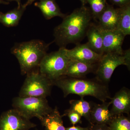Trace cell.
I'll return each instance as SVG.
<instances>
[{"label":"cell","mask_w":130,"mask_h":130,"mask_svg":"<svg viewBox=\"0 0 130 130\" xmlns=\"http://www.w3.org/2000/svg\"><path fill=\"white\" fill-rule=\"evenodd\" d=\"M95 66V64L70 60L64 76L73 78L85 77L87 74L93 72Z\"/></svg>","instance_id":"cell-14"},{"label":"cell","mask_w":130,"mask_h":130,"mask_svg":"<svg viewBox=\"0 0 130 130\" xmlns=\"http://www.w3.org/2000/svg\"><path fill=\"white\" fill-rule=\"evenodd\" d=\"M9 3L7 1H3V0H0V4H2L4 5H7L9 4Z\"/></svg>","instance_id":"cell-29"},{"label":"cell","mask_w":130,"mask_h":130,"mask_svg":"<svg viewBox=\"0 0 130 130\" xmlns=\"http://www.w3.org/2000/svg\"><path fill=\"white\" fill-rule=\"evenodd\" d=\"M26 9V7L23 5H21L20 7H16L6 13L0 12V23L6 27L16 26Z\"/></svg>","instance_id":"cell-18"},{"label":"cell","mask_w":130,"mask_h":130,"mask_svg":"<svg viewBox=\"0 0 130 130\" xmlns=\"http://www.w3.org/2000/svg\"><path fill=\"white\" fill-rule=\"evenodd\" d=\"M65 51L70 60L77 61L89 64L98 63L102 56L92 50L87 43H77L74 48L71 50L66 48Z\"/></svg>","instance_id":"cell-9"},{"label":"cell","mask_w":130,"mask_h":130,"mask_svg":"<svg viewBox=\"0 0 130 130\" xmlns=\"http://www.w3.org/2000/svg\"><path fill=\"white\" fill-rule=\"evenodd\" d=\"M50 44L40 40H32L15 44L11 51L18 59L22 75L39 69Z\"/></svg>","instance_id":"cell-3"},{"label":"cell","mask_w":130,"mask_h":130,"mask_svg":"<svg viewBox=\"0 0 130 130\" xmlns=\"http://www.w3.org/2000/svg\"><path fill=\"white\" fill-rule=\"evenodd\" d=\"M62 116H67L69 118L70 122L73 125H74L78 123H82L81 116L80 115L74 111H70L68 109L65 110Z\"/></svg>","instance_id":"cell-23"},{"label":"cell","mask_w":130,"mask_h":130,"mask_svg":"<svg viewBox=\"0 0 130 130\" xmlns=\"http://www.w3.org/2000/svg\"><path fill=\"white\" fill-rule=\"evenodd\" d=\"M111 105V101L104 102L101 104H93L90 113V124L108 125L114 117L109 109Z\"/></svg>","instance_id":"cell-12"},{"label":"cell","mask_w":130,"mask_h":130,"mask_svg":"<svg viewBox=\"0 0 130 130\" xmlns=\"http://www.w3.org/2000/svg\"><path fill=\"white\" fill-rule=\"evenodd\" d=\"M117 29L125 36L130 35V3L119 8Z\"/></svg>","instance_id":"cell-20"},{"label":"cell","mask_w":130,"mask_h":130,"mask_svg":"<svg viewBox=\"0 0 130 130\" xmlns=\"http://www.w3.org/2000/svg\"><path fill=\"white\" fill-rule=\"evenodd\" d=\"M108 126L111 130H130L129 116L123 114L115 116Z\"/></svg>","instance_id":"cell-21"},{"label":"cell","mask_w":130,"mask_h":130,"mask_svg":"<svg viewBox=\"0 0 130 130\" xmlns=\"http://www.w3.org/2000/svg\"><path fill=\"white\" fill-rule=\"evenodd\" d=\"M89 128V130H111L108 125L105 124H90Z\"/></svg>","instance_id":"cell-24"},{"label":"cell","mask_w":130,"mask_h":130,"mask_svg":"<svg viewBox=\"0 0 130 130\" xmlns=\"http://www.w3.org/2000/svg\"><path fill=\"white\" fill-rule=\"evenodd\" d=\"M90 6L92 17L98 19L104 11L107 5L106 0H86Z\"/></svg>","instance_id":"cell-22"},{"label":"cell","mask_w":130,"mask_h":130,"mask_svg":"<svg viewBox=\"0 0 130 130\" xmlns=\"http://www.w3.org/2000/svg\"><path fill=\"white\" fill-rule=\"evenodd\" d=\"M119 17V8H115L107 4L106 9L98 18L99 23L98 26L102 30H117Z\"/></svg>","instance_id":"cell-13"},{"label":"cell","mask_w":130,"mask_h":130,"mask_svg":"<svg viewBox=\"0 0 130 130\" xmlns=\"http://www.w3.org/2000/svg\"><path fill=\"white\" fill-rule=\"evenodd\" d=\"M112 107L110 112L113 116L126 113L129 115L130 112V90L123 87L116 92L111 99Z\"/></svg>","instance_id":"cell-11"},{"label":"cell","mask_w":130,"mask_h":130,"mask_svg":"<svg viewBox=\"0 0 130 130\" xmlns=\"http://www.w3.org/2000/svg\"><path fill=\"white\" fill-rule=\"evenodd\" d=\"M7 2H9L13 1H15L16 2L18 3V7H20L21 6V0H7Z\"/></svg>","instance_id":"cell-28"},{"label":"cell","mask_w":130,"mask_h":130,"mask_svg":"<svg viewBox=\"0 0 130 130\" xmlns=\"http://www.w3.org/2000/svg\"><path fill=\"white\" fill-rule=\"evenodd\" d=\"M92 18L90 9L85 6L75 9L55 28V41L60 48L78 43L86 35Z\"/></svg>","instance_id":"cell-1"},{"label":"cell","mask_w":130,"mask_h":130,"mask_svg":"<svg viewBox=\"0 0 130 130\" xmlns=\"http://www.w3.org/2000/svg\"><path fill=\"white\" fill-rule=\"evenodd\" d=\"M113 5L119 6L120 7L124 6L130 4V0H109Z\"/></svg>","instance_id":"cell-25"},{"label":"cell","mask_w":130,"mask_h":130,"mask_svg":"<svg viewBox=\"0 0 130 130\" xmlns=\"http://www.w3.org/2000/svg\"><path fill=\"white\" fill-rule=\"evenodd\" d=\"M35 6L39 8L47 20L50 19L56 16L63 18L66 16L61 12L55 0H41L39 2L35 3Z\"/></svg>","instance_id":"cell-17"},{"label":"cell","mask_w":130,"mask_h":130,"mask_svg":"<svg viewBox=\"0 0 130 130\" xmlns=\"http://www.w3.org/2000/svg\"><path fill=\"white\" fill-rule=\"evenodd\" d=\"M101 30L103 38L104 54L108 53L123 54L124 51L122 46L125 35L118 30Z\"/></svg>","instance_id":"cell-10"},{"label":"cell","mask_w":130,"mask_h":130,"mask_svg":"<svg viewBox=\"0 0 130 130\" xmlns=\"http://www.w3.org/2000/svg\"><path fill=\"white\" fill-rule=\"evenodd\" d=\"M83 4V6H85V5L86 3V0H80Z\"/></svg>","instance_id":"cell-30"},{"label":"cell","mask_w":130,"mask_h":130,"mask_svg":"<svg viewBox=\"0 0 130 130\" xmlns=\"http://www.w3.org/2000/svg\"><path fill=\"white\" fill-rule=\"evenodd\" d=\"M56 86L62 91L64 97L71 94L80 97L90 96L102 102L111 99L108 86L95 78L90 79L83 78H73L63 76L53 81Z\"/></svg>","instance_id":"cell-2"},{"label":"cell","mask_w":130,"mask_h":130,"mask_svg":"<svg viewBox=\"0 0 130 130\" xmlns=\"http://www.w3.org/2000/svg\"><path fill=\"white\" fill-rule=\"evenodd\" d=\"M62 117L58 108L55 107L52 111L43 117L40 120L46 130H65L66 128L63 125Z\"/></svg>","instance_id":"cell-16"},{"label":"cell","mask_w":130,"mask_h":130,"mask_svg":"<svg viewBox=\"0 0 130 130\" xmlns=\"http://www.w3.org/2000/svg\"><path fill=\"white\" fill-rule=\"evenodd\" d=\"M81 97L79 100H71L70 101V107L68 110L74 111L84 117L90 123V113L92 105Z\"/></svg>","instance_id":"cell-19"},{"label":"cell","mask_w":130,"mask_h":130,"mask_svg":"<svg viewBox=\"0 0 130 130\" xmlns=\"http://www.w3.org/2000/svg\"><path fill=\"white\" fill-rule=\"evenodd\" d=\"M65 49L60 47L58 51L47 53L40 63V72L52 82L64 76L70 61Z\"/></svg>","instance_id":"cell-6"},{"label":"cell","mask_w":130,"mask_h":130,"mask_svg":"<svg viewBox=\"0 0 130 130\" xmlns=\"http://www.w3.org/2000/svg\"><path fill=\"white\" fill-rule=\"evenodd\" d=\"M36 126L13 108L4 112L0 116V130H29Z\"/></svg>","instance_id":"cell-8"},{"label":"cell","mask_w":130,"mask_h":130,"mask_svg":"<svg viewBox=\"0 0 130 130\" xmlns=\"http://www.w3.org/2000/svg\"><path fill=\"white\" fill-rule=\"evenodd\" d=\"M86 36L88 41L86 43L89 47L95 53L103 55V38L101 31L98 26L91 24L86 32Z\"/></svg>","instance_id":"cell-15"},{"label":"cell","mask_w":130,"mask_h":130,"mask_svg":"<svg viewBox=\"0 0 130 130\" xmlns=\"http://www.w3.org/2000/svg\"><path fill=\"white\" fill-rule=\"evenodd\" d=\"M53 86L52 81L37 69L26 74L19 96L46 98L50 95Z\"/></svg>","instance_id":"cell-5"},{"label":"cell","mask_w":130,"mask_h":130,"mask_svg":"<svg viewBox=\"0 0 130 130\" xmlns=\"http://www.w3.org/2000/svg\"><path fill=\"white\" fill-rule=\"evenodd\" d=\"M98 64V66L95 71L96 78L107 84L115 70L119 66L125 65L130 70V49L124 51L123 54H104Z\"/></svg>","instance_id":"cell-7"},{"label":"cell","mask_w":130,"mask_h":130,"mask_svg":"<svg viewBox=\"0 0 130 130\" xmlns=\"http://www.w3.org/2000/svg\"><path fill=\"white\" fill-rule=\"evenodd\" d=\"M35 1H36V0H28L27 2L25 4H24V5L25 7H26L27 6L31 5L32 3L34 2ZM40 1H41V0H40Z\"/></svg>","instance_id":"cell-27"},{"label":"cell","mask_w":130,"mask_h":130,"mask_svg":"<svg viewBox=\"0 0 130 130\" xmlns=\"http://www.w3.org/2000/svg\"><path fill=\"white\" fill-rule=\"evenodd\" d=\"M13 109L26 118L36 117L40 120L52 111L46 98L17 96L12 100Z\"/></svg>","instance_id":"cell-4"},{"label":"cell","mask_w":130,"mask_h":130,"mask_svg":"<svg viewBox=\"0 0 130 130\" xmlns=\"http://www.w3.org/2000/svg\"><path fill=\"white\" fill-rule=\"evenodd\" d=\"M65 130H89V128L88 127H86V128H84L82 127L79 126L73 125L71 127L66 128Z\"/></svg>","instance_id":"cell-26"}]
</instances>
